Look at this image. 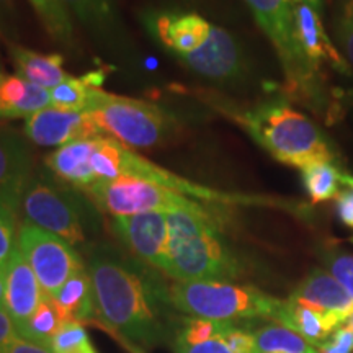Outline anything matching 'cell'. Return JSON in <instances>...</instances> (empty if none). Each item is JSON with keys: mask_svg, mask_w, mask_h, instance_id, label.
<instances>
[{"mask_svg": "<svg viewBox=\"0 0 353 353\" xmlns=\"http://www.w3.org/2000/svg\"><path fill=\"white\" fill-rule=\"evenodd\" d=\"M294 20V37L298 46L301 48L303 54L317 70H321V64L327 63L330 68L339 70L345 76H352V69L347 59L339 52L332 39L325 33L322 25L321 13L316 8L306 3L294 2L293 6Z\"/></svg>", "mask_w": 353, "mask_h": 353, "instance_id": "4fadbf2b", "label": "cell"}, {"mask_svg": "<svg viewBox=\"0 0 353 353\" xmlns=\"http://www.w3.org/2000/svg\"><path fill=\"white\" fill-rule=\"evenodd\" d=\"M117 341H118V342H120V343H121V345H123V347H125V348H126V350H128V352H130V353H145V350H144V348H139V347L132 345V343H130V342H126V341H123V339H118V337H117Z\"/></svg>", "mask_w": 353, "mask_h": 353, "instance_id": "60d3db41", "label": "cell"}, {"mask_svg": "<svg viewBox=\"0 0 353 353\" xmlns=\"http://www.w3.org/2000/svg\"><path fill=\"white\" fill-rule=\"evenodd\" d=\"M25 134L38 145H65L79 139H90L103 132L88 112H69L54 107L39 110L25 120Z\"/></svg>", "mask_w": 353, "mask_h": 353, "instance_id": "8fae6325", "label": "cell"}, {"mask_svg": "<svg viewBox=\"0 0 353 353\" xmlns=\"http://www.w3.org/2000/svg\"><path fill=\"white\" fill-rule=\"evenodd\" d=\"M345 100L348 101V105H350V107H352V112H353V90H352V92H348L347 97H345Z\"/></svg>", "mask_w": 353, "mask_h": 353, "instance_id": "ee69618b", "label": "cell"}, {"mask_svg": "<svg viewBox=\"0 0 353 353\" xmlns=\"http://www.w3.org/2000/svg\"><path fill=\"white\" fill-rule=\"evenodd\" d=\"M112 228L136 259L167 275L170 263L167 213L117 216Z\"/></svg>", "mask_w": 353, "mask_h": 353, "instance_id": "30bf717a", "label": "cell"}, {"mask_svg": "<svg viewBox=\"0 0 353 353\" xmlns=\"http://www.w3.org/2000/svg\"><path fill=\"white\" fill-rule=\"evenodd\" d=\"M262 32L275 48L290 90L309 108L329 117L332 103L317 70L303 54L294 37L293 0H245Z\"/></svg>", "mask_w": 353, "mask_h": 353, "instance_id": "277c9868", "label": "cell"}, {"mask_svg": "<svg viewBox=\"0 0 353 353\" xmlns=\"http://www.w3.org/2000/svg\"><path fill=\"white\" fill-rule=\"evenodd\" d=\"M63 183L33 172L21 193L19 213L23 223L54 234L74 247L82 245L87 241L85 210Z\"/></svg>", "mask_w": 353, "mask_h": 353, "instance_id": "52a82bcc", "label": "cell"}, {"mask_svg": "<svg viewBox=\"0 0 353 353\" xmlns=\"http://www.w3.org/2000/svg\"><path fill=\"white\" fill-rule=\"evenodd\" d=\"M226 112L281 164L304 169L314 162H334V148L324 132L285 101H265L254 108Z\"/></svg>", "mask_w": 353, "mask_h": 353, "instance_id": "3957f363", "label": "cell"}, {"mask_svg": "<svg viewBox=\"0 0 353 353\" xmlns=\"http://www.w3.org/2000/svg\"><path fill=\"white\" fill-rule=\"evenodd\" d=\"M335 211H337L339 219H341L345 226L353 229V192L350 188L342 190V192H339V195L335 196Z\"/></svg>", "mask_w": 353, "mask_h": 353, "instance_id": "d590c367", "label": "cell"}, {"mask_svg": "<svg viewBox=\"0 0 353 353\" xmlns=\"http://www.w3.org/2000/svg\"><path fill=\"white\" fill-rule=\"evenodd\" d=\"M103 72H90L83 77H69L50 90L51 107L69 112H87L92 97L103 81Z\"/></svg>", "mask_w": 353, "mask_h": 353, "instance_id": "cb8c5ba5", "label": "cell"}, {"mask_svg": "<svg viewBox=\"0 0 353 353\" xmlns=\"http://www.w3.org/2000/svg\"><path fill=\"white\" fill-rule=\"evenodd\" d=\"M348 6H350V8L353 10V0H350V2H348Z\"/></svg>", "mask_w": 353, "mask_h": 353, "instance_id": "bcb514c9", "label": "cell"}, {"mask_svg": "<svg viewBox=\"0 0 353 353\" xmlns=\"http://www.w3.org/2000/svg\"><path fill=\"white\" fill-rule=\"evenodd\" d=\"M3 353H52L50 348L38 345L32 341H26L23 337H17Z\"/></svg>", "mask_w": 353, "mask_h": 353, "instance_id": "74e56055", "label": "cell"}, {"mask_svg": "<svg viewBox=\"0 0 353 353\" xmlns=\"http://www.w3.org/2000/svg\"><path fill=\"white\" fill-rule=\"evenodd\" d=\"M334 30L347 63L353 68V10L350 6H347L345 10L335 19Z\"/></svg>", "mask_w": 353, "mask_h": 353, "instance_id": "d6a6232c", "label": "cell"}, {"mask_svg": "<svg viewBox=\"0 0 353 353\" xmlns=\"http://www.w3.org/2000/svg\"><path fill=\"white\" fill-rule=\"evenodd\" d=\"M170 345L174 353H232L226 343L221 341V337L201 343H185L179 339H172Z\"/></svg>", "mask_w": 353, "mask_h": 353, "instance_id": "e575fe53", "label": "cell"}, {"mask_svg": "<svg viewBox=\"0 0 353 353\" xmlns=\"http://www.w3.org/2000/svg\"><path fill=\"white\" fill-rule=\"evenodd\" d=\"M32 174V152L25 139L0 126V201L20 211L21 193Z\"/></svg>", "mask_w": 353, "mask_h": 353, "instance_id": "2e32d148", "label": "cell"}, {"mask_svg": "<svg viewBox=\"0 0 353 353\" xmlns=\"http://www.w3.org/2000/svg\"><path fill=\"white\" fill-rule=\"evenodd\" d=\"M322 262L329 268V273L337 278L353 298V255L341 250H324Z\"/></svg>", "mask_w": 353, "mask_h": 353, "instance_id": "4dcf8cb0", "label": "cell"}, {"mask_svg": "<svg viewBox=\"0 0 353 353\" xmlns=\"http://www.w3.org/2000/svg\"><path fill=\"white\" fill-rule=\"evenodd\" d=\"M46 32L54 41L61 44H72L74 26L70 13L59 0H30Z\"/></svg>", "mask_w": 353, "mask_h": 353, "instance_id": "83f0119b", "label": "cell"}, {"mask_svg": "<svg viewBox=\"0 0 353 353\" xmlns=\"http://www.w3.org/2000/svg\"><path fill=\"white\" fill-rule=\"evenodd\" d=\"M17 247L33 268L43 291L50 296H52L74 273L85 268L83 259L76 247L32 224H20Z\"/></svg>", "mask_w": 353, "mask_h": 353, "instance_id": "9c48e42d", "label": "cell"}, {"mask_svg": "<svg viewBox=\"0 0 353 353\" xmlns=\"http://www.w3.org/2000/svg\"><path fill=\"white\" fill-rule=\"evenodd\" d=\"M250 330L254 334L259 353H317L314 345L278 322Z\"/></svg>", "mask_w": 353, "mask_h": 353, "instance_id": "d4e9b609", "label": "cell"}, {"mask_svg": "<svg viewBox=\"0 0 353 353\" xmlns=\"http://www.w3.org/2000/svg\"><path fill=\"white\" fill-rule=\"evenodd\" d=\"M51 107V94L20 76L0 79V118H30L39 110Z\"/></svg>", "mask_w": 353, "mask_h": 353, "instance_id": "ffe728a7", "label": "cell"}, {"mask_svg": "<svg viewBox=\"0 0 353 353\" xmlns=\"http://www.w3.org/2000/svg\"><path fill=\"white\" fill-rule=\"evenodd\" d=\"M317 353H353V327L342 324L322 345Z\"/></svg>", "mask_w": 353, "mask_h": 353, "instance_id": "836d02e7", "label": "cell"}, {"mask_svg": "<svg viewBox=\"0 0 353 353\" xmlns=\"http://www.w3.org/2000/svg\"><path fill=\"white\" fill-rule=\"evenodd\" d=\"M301 179L304 190L311 201L324 203L335 200L339 195V187L342 183V172L334 162H314L301 169Z\"/></svg>", "mask_w": 353, "mask_h": 353, "instance_id": "484cf974", "label": "cell"}, {"mask_svg": "<svg viewBox=\"0 0 353 353\" xmlns=\"http://www.w3.org/2000/svg\"><path fill=\"white\" fill-rule=\"evenodd\" d=\"M92 151H94V138L79 139L52 151L44 159V164L61 182L85 192L97 183L90 165Z\"/></svg>", "mask_w": 353, "mask_h": 353, "instance_id": "ac0fdd59", "label": "cell"}, {"mask_svg": "<svg viewBox=\"0 0 353 353\" xmlns=\"http://www.w3.org/2000/svg\"><path fill=\"white\" fill-rule=\"evenodd\" d=\"M293 2H301V3H306V6L316 8L317 12L321 13L322 7H324V0H293Z\"/></svg>", "mask_w": 353, "mask_h": 353, "instance_id": "ab89813d", "label": "cell"}, {"mask_svg": "<svg viewBox=\"0 0 353 353\" xmlns=\"http://www.w3.org/2000/svg\"><path fill=\"white\" fill-rule=\"evenodd\" d=\"M10 56L20 77L46 90H52L70 77L64 70V57L61 54H41L13 44Z\"/></svg>", "mask_w": 353, "mask_h": 353, "instance_id": "44dd1931", "label": "cell"}, {"mask_svg": "<svg viewBox=\"0 0 353 353\" xmlns=\"http://www.w3.org/2000/svg\"><path fill=\"white\" fill-rule=\"evenodd\" d=\"M20 337L19 330H17L15 324H13L12 317L8 316L6 309H0V353L6 352V348Z\"/></svg>", "mask_w": 353, "mask_h": 353, "instance_id": "8d00e7d4", "label": "cell"}, {"mask_svg": "<svg viewBox=\"0 0 353 353\" xmlns=\"http://www.w3.org/2000/svg\"><path fill=\"white\" fill-rule=\"evenodd\" d=\"M85 195L97 208L112 214L113 218L172 211L211 213L201 201L136 176H118L107 182H97L85 190Z\"/></svg>", "mask_w": 353, "mask_h": 353, "instance_id": "ba28073f", "label": "cell"}, {"mask_svg": "<svg viewBox=\"0 0 353 353\" xmlns=\"http://www.w3.org/2000/svg\"><path fill=\"white\" fill-rule=\"evenodd\" d=\"M325 314L339 317L343 324L353 312V298L332 273L316 268L304 278L290 296Z\"/></svg>", "mask_w": 353, "mask_h": 353, "instance_id": "e0dca14e", "label": "cell"}, {"mask_svg": "<svg viewBox=\"0 0 353 353\" xmlns=\"http://www.w3.org/2000/svg\"><path fill=\"white\" fill-rule=\"evenodd\" d=\"M2 77H3V74H2V72H0V79H2Z\"/></svg>", "mask_w": 353, "mask_h": 353, "instance_id": "7dc6e473", "label": "cell"}, {"mask_svg": "<svg viewBox=\"0 0 353 353\" xmlns=\"http://www.w3.org/2000/svg\"><path fill=\"white\" fill-rule=\"evenodd\" d=\"M64 322V317L61 314L59 307L56 306L54 299L50 294L44 293L41 303L38 304L37 311L30 317L28 324L20 332V337L32 341L38 345L46 347L51 350V341Z\"/></svg>", "mask_w": 353, "mask_h": 353, "instance_id": "4316f807", "label": "cell"}, {"mask_svg": "<svg viewBox=\"0 0 353 353\" xmlns=\"http://www.w3.org/2000/svg\"><path fill=\"white\" fill-rule=\"evenodd\" d=\"M276 322L294 330L316 348L322 345L343 324L339 317L304 306L291 298L281 304Z\"/></svg>", "mask_w": 353, "mask_h": 353, "instance_id": "d6986e66", "label": "cell"}, {"mask_svg": "<svg viewBox=\"0 0 353 353\" xmlns=\"http://www.w3.org/2000/svg\"><path fill=\"white\" fill-rule=\"evenodd\" d=\"M19 210L7 203L0 201V267H6L13 250L17 249V237H19Z\"/></svg>", "mask_w": 353, "mask_h": 353, "instance_id": "f546056e", "label": "cell"}, {"mask_svg": "<svg viewBox=\"0 0 353 353\" xmlns=\"http://www.w3.org/2000/svg\"><path fill=\"white\" fill-rule=\"evenodd\" d=\"M169 272L175 281H234L245 275L244 263L219 231L218 219L200 211H172Z\"/></svg>", "mask_w": 353, "mask_h": 353, "instance_id": "7a4b0ae2", "label": "cell"}, {"mask_svg": "<svg viewBox=\"0 0 353 353\" xmlns=\"http://www.w3.org/2000/svg\"><path fill=\"white\" fill-rule=\"evenodd\" d=\"M219 337L232 353H259L252 330L239 327L234 322H226Z\"/></svg>", "mask_w": 353, "mask_h": 353, "instance_id": "1f68e13d", "label": "cell"}, {"mask_svg": "<svg viewBox=\"0 0 353 353\" xmlns=\"http://www.w3.org/2000/svg\"><path fill=\"white\" fill-rule=\"evenodd\" d=\"M0 309H6V276H3V267H0Z\"/></svg>", "mask_w": 353, "mask_h": 353, "instance_id": "f35d334b", "label": "cell"}, {"mask_svg": "<svg viewBox=\"0 0 353 353\" xmlns=\"http://www.w3.org/2000/svg\"><path fill=\"white\" fill-rule=\"evenodd\" d=\"M90 339L83 322L81 321H64L61 327L57 329L51 341L52 353H74L82 350V348L90 347Z\"/></svg>", "mask_w": 353, "mask_h": 353, "instance_id": "f1b7e54d", "label": "cell"}, {"mask_svg": "<svg viewBox=\"0 0 353 353\" xmlns=\"http://www.w3.org/2000/svg\"><path fill=\"white\" fill-rule=\"evenodd\" d=\"M92 33L101 39L120 37L121 20L114 0H59Z\"/></svg>", "mask_w": 353, "mask_h": 353, "instance_id": "7402d4cb", "label": "cell"}, {"mask_svg": "<svg viewBox=\"0 0 353 353\" xmlns=\"http://www.w3.org/2000/svg\"><path fill=\"white\" fill-rule=\"evenodd\" d=\"M149 267L112 247L95 249L87 265L101 327L144 350L170 343L179 325L169 286Z\"/></svg>", "mask_w": 353, "mask_h": 353, "instance_id": "6da1fadb", "label": "cell"}, {"mask_svg": "<svg viewBox=\"0 0 353 353\" xmlns=\"http://www.w3.org/2000/svg\"><path fill=\"white\" fill-rule=\"evenodd\" d=\"M74 353H97V352H95L94 345H90V347H85V348H82V350H79V352H74Z\"/></svg>", "mask_w": 353, "mask_h": 353, "instance_id": "7bdbcfd3", "label": "cell"}, {"mask_svg": "<svg viewBox=\"0 0 353 353\" xmlns=\"http://www.w3.org/2000/svg\"><path fill=\"white\" fill-rule=\"evenodd\" d=\"M64 321H92L97 314L94 288L87 268L74 273L51 296Z\"/></svg>", "mask_w": 353, "mask_h": 353, "instance_id": "603a6c76", "label": "cell"}, {"mask_svg": "<svg viewBox=\"0 0 353 353\" xmlns=\"http://www.w3.org/2000/svg\"><path fill=\"white\" fill-rule=\"evenodd\" d=\"M176 59L195 74L211 81H234L244 74V54L237 39L214 25L203 46Z\"/></svg>", "mask_w": 353, "mask_h": 353, "instance_id": "7c38bea8", "label": "cell"}, {"mask_svg": "<svg viewBox=\"0 0 353 353\" xmlns=\"http://www.w3.org/2000/svg\"><path fill=\"white\" fill-rule=\"evenodd\" d=\"M176 311L190 317L236 322L268 319L276 322L283 301L254 286L232 281H175L169 286Z\"/></svg>", "mask_w": 353, "mask_h": 353, "instance_id": "5b68a950", "label": "cell"}, {"mask_svg": "<svg viewBox=\"0 0 353 353\" xmlns=\"http://www.w3.org/2000/svg\"><path fill=\"white\" fill-rule=\"evenodd\" d=\"M342 185H345L347 188H350L353 192V175L342 174Z\"/></svg>", "mask_w": 353, "mask_h": 353, "instance_id": "b9f144b4", "label": "cell"}, {"mask_svg": "<svg viewBox=\"0 0 353 353\" xmlns=\"http://www.w3.org/2000/svg\"><path fill=\"white\" fill-rule=\"evenodd\" d=\"M101 132L130 149H151L164 144L175 130L174 120L156 103L108 94L97 88L87 110Z\"/></svg>", "mask_w": 353, "mask_h": 353, "instance_id": "8992f818", "label": "cell"}, {"mask_svg": "<svg viewBox=\"0 0 353 353\" xmlns=\"http://www.w3.org/2000/svg\"><path fill=\"white\" fill-rule=\"evenodd\" d=\"M151 33L176 57L203 46L213 25L196 13L156 12L145 19Z\"/></svg>", "mask_w": 353, "mask_h": 353, "instance_id": "9a60e30c", "label": "cell"}, {"mask_svg": "<svg viewBox=\"0 0 353 353\" xmlns=\"http://www.w3.org/2000/svg\"><path fill=\"white\" fill-rule=\"evenodd\" d=\"M345 324H348V325H352V327H353V312H352V314H350V316H348V319L345 321Z\"/></svg>", "mask_w": 353, "mask_h": 353, "instance_id": "f6af8a7d", "label": "cell"}, {"mask_svg": "<svg viewBox=\"0 0 353 353\" xmlns=\"http://www.w3.org/2000/svg\"><path fill=\"white\" fill-rule=\"evenodd\" d=\"M3 276H6V311L12 317L20 335L28 324L30 317L37 311L38 304L41 303L44 291L19 247L13 250L3 267Z\"/></svg>", "mask_w": 353, "mask_h": 353, "instance_id": "5bb4252c", "label": "cell"}]
</instances>
